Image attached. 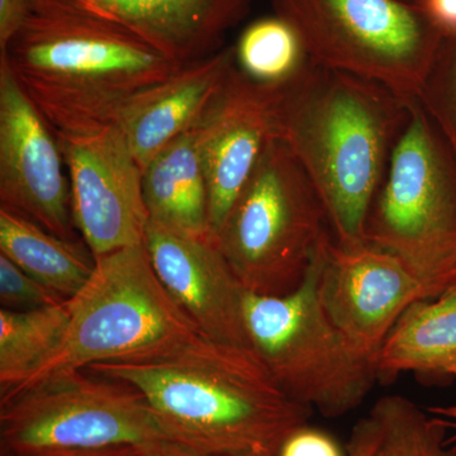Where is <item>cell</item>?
Instances as JSON below:
<instances>
[{
    "label": "cell",
    "instance_id": "ba28073f",
    "mask_svg": "<svg viewBox=\"0 0 456 456\" xmlns=\"http://www.w3.org/2000/svg\"><path fill=\"white\" fill-rule=\"evenodd\" d=\"M314 65L419 97L445 33L406 0H274Z\"/></svg>",
    "mask_w": 456,
    "mask_h": 456
},
{
    "label": "cell",
    "instance_id": "6da1fadb",
    "mask_svg": "<svg viewBox=\"0 0 456 456\" xmlns=\"http://www.w3.org/2000/svg\"><path fill=\"white\" fill-rule=\"evenodd\" d=\"M86 371L136 389L170 443L202 454L278 456L314 412L285 395L253 347L204 336L158 358Z\"/></svg>",
    "mask_w": 456,
    "mask_h": 456
},
{
    "label": "cell",
    "instance_id": "30bf717a",
    "mask_svg": "<svg viewBox=\"0 0 456 456\" xmlns=\"http://www.w3.org/2000/svg\"><path fill=\"white\" fill-rule=\"evenodd\" d=\"M71 189L77 233L95 259L143 244L149 213L143 170L114 123L80 132H56Z\"/></svg>",
    "mask_w": 456,
    "mask_h": 456
},
{
    "label": "cell",
    "instance_id": "44dd1931",
    "mask_svg": "<svg viewBox=\"0 0 456 456\" xmlns=\"http://www.w3.org/2000/svg\"><path fill=\"white\" fill-rule=\"evenodd\" d=\"M370 415L379 426L382 456H456L445 421L403 395L380 398Z\"/></svg>",
    "mask_w": 456,
    "mask_h": 456
},
{
    "label": "cell",
    "instance_id": "cb8c5ba5",
    "mask_svg": "<svg viewBox=\"0 0 456 456\" xmlns=\"http://www.w3.org/2000/svg\"><path fill=\"white\" fill-rule=\"evenodd\" d=\"M66 299L33 279L0 255V305L4 310L31 311L61 305Z\"/></svg>",
    "mask_w": 456,
    "mask_h": 456
},
{
    "label": "cell",
    "instance_id": "8992f818",
    "mask_svg": "<svg viewBox=\"0 0 456 456\" xmlns=\"http://www.w3.org/2000/svg\"><path fill=\"white\" fill-rule=\"evenodd\" d=\"M330 233V232H329ZM301 284L284 296L246 290L248 345L285 395L327 419L356 410L378 379L377 364L354 349L318 297L323 244Z\"/></svg>",
    "mask_w": 456,
    "mask_h": 456
},
{
    "label": "cell",
    "instance_id": "7402d4cb",
    "mask_svg": "<svg viewBox=\"0 0 456 456\" xmlns=\"http://www.w3.org/2000/svg\"><path fill=\"white\" fill-rule=\"evenodd\" d=\"M235 56L237 68L263 84L287 82L308 60L298 33L279 16L251 23L237 41Z\"/></svg>",
    "mask_w": 456,
    "mask_h": 456
},
{
    "label": "cell",
    "instance_id": "277c9868",
    "mask_svg": "<svg viewBox=\"0 0 456 456\" xmlns=\"http://www.w3.org/2000/svg\"><path fill=\"white\" fill-rule=\"evenodd\" d=\"M68 307L61 344L0 402L101 362L158 358L202 336L165 289L145 244L97 257L88 283L69 299Z\"/></svg>",
    "mask_w": 456,
    "mask_h": 456
},
{
    "label": "cell",
    "instance_id": "ffe728a7",
    "mask_svg": "<svg viewBox=\"0 0 456 456\" xmlns=\"http://www.w3.org/2000/svg\"><path fill=\"white\" fill-rule=\"evenodd\" d=\"M68 301L31 311L0 308V398L53 355L68 329Z\"/></svg>",
    "mask_w": 456,
    "mask_h": 456
},
{
    "label": "cell",
    "instance_id": "2e32d148",
    "mask_svg": "<svg viewBox=\"0 0 456 456\" xmlns=\"http://www.w3.org/2000/svg\"><path fill=\"white\" fill-rule=\"evenodd\" d=\"M139 36L182 65L215 53L248 0H70Z\"/></svg>",
    "mask_w": 456,
    "mask_h": 456
},
{
    "label": "cell",
    "instance_id": "5bb4252c",
    "mask_svg": "<svg viewBox=\"0 0 456 456\" xmlns=\"http://www.w3.org/2000/svg\"><path fill=\"white\" fill-rule=\"evenodd\" d=\"M143 244L165 289L200 335L250 346L244 321L246 289L212 240L179 236L149 220Z\"/></svg>",
    "mask_w": 456,
    "mask_h": 456
},
{
    "label": "cell",
    "instance_id": "5b68a950",
    "mask_svg": "<svg viewBox=\"0 0 456 456\" xmlns=\"http://www.w3.org/2000/svg\"><path fill=\"white\" fill-rule=\"evenodd\" d=\"M365 239L397 256L428 299L456 283V158L419 99L371 204Z\"/></svg>",
    "mask_w": 456,
    "mask_h": 456
},
{
    "label": "cell",
    "instance_id": "8fae6325",
    "mask_svg": "<svg viewBox=\"0 0 456 456\" xmlns=\"http://www.w3.org/2000/svg\"><path fill=\"white\" fill-rule=\"evenodd\" d=\"M56 132L0 60V207L79 241Z\"/></svg>",
    "mask_w": 456,
    "mask_h": 456
},
{
    "label": "cell",
    "instance_id": "3957f363",
    "mask_svg": "<svg viewBox=\"0 0 456 456\" xmlns=\"http://www.w3.org/2000/svg\"><path fill=\"white\" fill-rule=\"evenodd\" d=\"M0 60L64 134L110 123L126 101L184 66L70 0H32Z\"/></svg>",
    "mask_w": 456,
    "mask_h": 456
},
{
    "label": "cell",
    "instance_id": "484cf974",
    "mask_svg": "<svg viewBox=\"0 0 456 456\" xmlns=\"http://www.w3.org/2000/svg\"><path fill=\"white\" fill-rule=\"evenodd\" d=\"M346 456H382L379 426L370 413L354 426L346 446Z\"/></svg>",
    "mask_w": 456,
    "mask_h": 456
},
{
    "label": "cell",
    "instance_id": "1f68e13d",
    "mask_svg": "<svg viewBox=\"0 0 456 456\" xmlns=\"http://www.w3.org/2000/svg\"><path fill=\"white\" fill-rule=\"evenodd\" d=\"M450 375H452V377L456 378V364L454 365V367L450 369Z\"/></svg>",
    "mask_w": 456,
    "mask_h": 456
},
{
    "label": "cell",
    "instance_id": "52a82bcc",
    "mask_svg": "<svg viewBox=\"0 0 456 456\" xmlns=\"http://www.w3.org/2000/svg\"><path fill=\"white\" fill-rule=\"evenodd\" d=\"M327 226L310 179L275 137L213 242L248 292L284 296L302 283Z\"/></svg>",
    "mask_w": 456,
    "mask_h": 456
},
{
    "label": "cell",
    "instance_id": "d4e9b609",
    "mask_svg": "<svg viewBox=\"0 0 456 456\" xmlns=\"http://www.w3.org/2000/svg\"><path fill=\"white\" fill-rule=\"evenodd\" d=\"M278 456H346V452L325 431L305 425L288 436Z\"/></svg>",
    "mask_w": 456,
    "mask_h": 456
},
{
    "label": "cell",
    "instance_id": "603a6c76",
    "mask_svg": "<svg viewBox=\"0 0 456 456\" xmlns=\"http://www.w3.org/2000/svg\"><path fill=\"white\" fill-rule=\"evenodd\" d=\"M456 158V35H445L419 97Z\"/></svg>",
    "mask_w": 456,
    "mask_h": 456
},
{
    "label": "cell",
    "instance_id": "d6986e66",
    "mask_svg": "<svg viewBox=\"0 0 456 456\" xmlns=\"http://www.w3.org/2000/svg\"><path fill=\"white\" fill-rule=\"evenodd\" d=\"M0 255L66 301L88 283L97 264L83 240L61 239L4 207H0Z\"/></svg>",
    "mask_w": 456,
    "mask_h": 456
},
{
    "label": "cell",
    "instance_id": "4316f807",
    "mask_svg": "<svg viewBox=\"0 0 456 456\" xmlns=\"http://www.w3.org/2000/svg\"><path fill=\"white\" fill-rule=\"evenodd\" d=\"M32 0H0V53L25 23Z\"/></svg>",
    "mask_w": 456,
    "mask_h": 456
},
{
    "label": "cell",
    "instance_id": "4fadbf2b",
    "mask_svg": "<svg viewBox=\"0 0 456 456\" xmlns=\"http://www.w3.org/2000/svg\"><path fill=\"white\" fill-rule=\"evenodd\" d=\"M279 89L281 84L255 82L235 65L198 123L212 241L264 150L278 137Z\"/></svg>",
    "mask_w": 456,
    "mask_h": 456
},
{
    "label": "cell",
    "instance_id": "9a60e30c",
    "mask_svg": "<svg viewBox=\"0 0 456 456\" xmlns=\"http://www.w3.org/2000/svg\"><path fill=\"white\" fill-rule=\"evenodd\" d=\"M235 65V46L215 51L137 93L114 112L110 123L125 134L141 169L202 119Z\"/></svg>",
    "mask_w": 456,
    "mask_h": 456
},
{
    "label": "cell",
    "instance_id": "4dcf8cb0",
    "mask_svg": "<svg viewBox=\"0 0 456 456\" xmlns=\"http://www.w3.org/2000/svg\"><path fill=\"white\" fill-rule=\"evenodd\" d=\"M147 450L149 449H113L101 450V452H64V454L45 456H143Z\"/></svg>",
    "mask_w": 456,
    "mask_h": 456
},
{
    "label": "cell",
    "instance_id": "f546056e",
    "mask_svg": "<svg viewBox=\"0 0 456 456\" xmlns=\"http://www.w3.org/2000/svg\"><path fill=\"white\" fill-rule=\"evenodd\" d=\"M428 411L431 415L443 419L449 430H452V436L448 437V444L456 448V404L454 406L430 407Z\"/></svg>",
    "mask_w": 456,
    "mask_h": 456
},
{
    "label": "cell",
    "instance_id": "ac0fdd59",
    "mask_svg": "<svg viewBox=\"0 0 456 456\" xmlns=\"http://www.w3.org/2000/svg\"><path fill=\"white\" fill-rule=\"evenodd\" d=\"M455 364L456 283L402 314L378 355V379L391 382L401 373L450 375Z\"/></svg>",
    "mask_w": 456,
    "mask_h": 456
},
{
    "label": "cell",
    "instance_id": "7a4b0ae2",
    "mask_svg": "<svg viewBox=\"0 0 456 456\" xmlns=\"http://www.w3.org/2000/svg\"><path fill=\"white\" fill-rule=\"evenodd\" d=\"M413 101L310 60L281 84L278 137L314 185L338 245L367 242L369 212Z\"/></svg>",
    "mask_w": 456,
    "mask_h": 456
},
{
    "label": "cell",
    "instance_id": "f1b7e54d",
    "mask_svg": "<svg viewBox=\"0 0 456 456\" xmlns=\"http://www.w3.org/2000/svg\"><path fill=\"white\" fill-rule=\"evenodd\" d=\"M143 456H273V455H211L202 454V452H193L176 445V444L163 443L154 446V448L147 450Z\"/></svg>",
    "mask_w": 456,
    "mask_h": 456
},
{
    "label": "cell",
    "instance_id": "9c48e42d",
    "mask_svg": "<svg viewBox=\"0 0 456 456\" xmlns=\"http://www.w3.org/2000/svg\"><path fill=\"white\" fill-rule=\"evenodd\" d=\"M167 441L136 389L86 370L0 402L2 456L150 449Z\"/></svg>",
    "mask_w": 456,
    "mask_h": 456
},
{
    "label": "cell",
    "instance_id": "7c38bea8",
    "mask_svg": "<svg viewBox=\"0 0 456 456\" xmlns=\"http://www.w3.org/2000/svg\"><path fill=\"white\" fill-rule=\"evenodd\" d=\"M318 297L351 346L377 364L387 336L424 287L395 255L368 244L341 246L331 233L322 250Z\"/></svg>",
    "mask_w": 456,
    "mask_h": 456
},
{
    "label": "cell",
    "instance_id": "d6a6232c",
    "mask_svg": "<svg viewBox=\"0 0 456 456\" xmlns=\"http://www.w3.org/2000/svg\"><path fill=\"white\" fill-rule=\"evenodd\" d=\"M406 2L415 3V4H421L422 5V2H424V0H406Z\"/></svg>",
    "mask_w": 456,
    "mask_h": 456
},
{
    "label": "cell",
    "instance_id": "e0dca14e",
    "mask_svg": "<svg viewBox=\"0 0 456 456\" xmlns=\"http://www.w3.org/2000/svg\"><path fill=\"white\" fill-rule=\"evenodd\" d=\"M198 123L167 143L147 165L143 200L150 221L179 236L211 240Z\"/></svg>",
    "mask_w": 456,
    "mask_h": 456
},
{
    "label": "cell",
    "instance_id": "83f0119b",
    "mask_svg": "<svg viewBox=\"0 0 456 456\" xmlns=\"http://www.w3.org/2000/svg\"><path fill=\"white\" fill-rule=\"evenodd\" d=\"M426 13L445 35H456V0H424Z\"/></svg>",
    "mask_w": 456,
    "mask_h": 456
}]
</instances>
